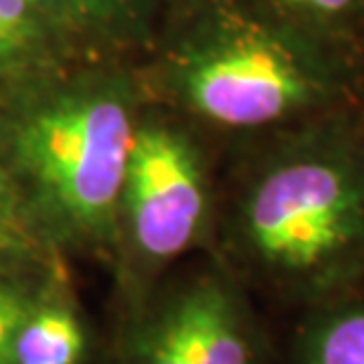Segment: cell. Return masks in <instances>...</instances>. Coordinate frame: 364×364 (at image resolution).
Masks as SVG:
<instances>
[{
	"label": "cell",
	"instance_id": "14",
	"mask_svg": "<svg viewBox=\"0 0 364 364\" xmlns=\"http://www.w3.org/2000/svg\"><path fill=\"white\" fill-rule=\"evenodd\" d=\"M31 3L38 7V10L46 14V17H50L55 21L57 26H62L64 24V19H62V12H60V5H57V0H31Z\"/></svg>",
	"mask_w": 364,
	"mask_h": 364
},
{
	"label": "cell",
	"instance_id": "8",
	"mask_svg": "<svg viewBox=\"0 0 364 364\" xmlns=\"http://www.w3.org/2000/svg\"><path fill=\"white\" fill-rule=\"evenodd\" d=\"M57 28L31 0H0V78L21 83L43 76Z\"/></svg>",
	"mask_w": 364,
	"mask_h": 364
},
{
	"label": "cell",
	"instance_id": "7",
	"mask_svg": "<svg viewBox=\"0 0 364 364\" xmlns=\"http://www.w3.org/2000/svg\"><path fill=\"white\" fill-rule=\"evenodd\" d=\"M57 258L0 156V277H57Z\"/></svg>",
	"mask_w": 364,
	"mask_h": 364
},
{
	"label": "cell",
	"instance_id": "3",
	"mask_svg": "<svg viewBox=\"0 0 364 364\" xmlns=\"http://www.w3.org/2000/svg\"><path fill=\"white\" fill-rule=\"evenodd\" d=\"M206 215V182L194 144L166 123L135 130L121 194L119 232L142 265H164L196 242Z\"/></svg>",
	"mask_w": 364,
	"mask_h": 364
},
{
	"label": "cell",
	"instance_id": "4",
	"mask_svg": "<svg viewBox=\"0 0 364 364\" xmlns=\"http://www.w3.org/2000/svg\"><path fill=\"white\" fill-rule=\"evenodd\" d=\"M182 88L196 112L223 126H263L315 95V81L287 43L267 33L225 36L192 57Z\"/></svg>",
	"mask_w": 364,
	"mask_h": 364
},
{
	"label": "cell",
	"instance_id": "6",
	"mask_svg": "<svg viewBox=\"0 0 364 364\" xmlns=\"http://www.w3.org/2000/svg\"><path fill=\"white\" fill-rule=\"evenodd\" d=\"M57 282L33 305L12 341L10 364H83L88 350L85 326Z\"/></svg>",
	"mask_w": 364,
	"mask_h": 364
},
{
	"label": "cell",
	"instance_id": "9",
	"mask_svg": "<svg viewBox=\"0 0 364 364\" xmlns=\"http://www.w3.org/2000/svg\"><path fill=\"white\" fill-rule=\"evenodd\" d=\"M298 364H364V296L326 305L303 326Z\"/></svg>",
	"mask_w": 364,
	"mask_h": 364
},
{
	"label": "cell",
	"instance_id": "11",
	"mask_svg": "<svg viewBox=\"0 0 364 364\" xmlns=\"http://www.w3.org/2000/svg\"><path fill=\"white\" fill-rule=\"evenodd\" d=\"M130 364H189L168 305L154 312L135 333Z\"/></svg>",
	"mask_w": 364,
	"mask_h": 364
},
{
	"label": "cell",
	"instance_id": "1",
	"mask_svg": "<svg viewBox=\"0 0 364 364\" xmlns=\"http://www.w3.org/2000/svg\"><path fill=\"white\" fill-rule=\"evenodd\" d=\"M133 100L114 78H28L0 105V156L57 251L119 237L135 142Z\"/></svg>",
	"mask_w": 364,
	"mask_h": 364
},
{
	"label": "cell",
	"instance_id": "13",
	"mask_svg": "<svg viewBox=\"0 0 364 364\" xmlns=\"http://www.w3.org/2000/svg\"><path fill=\"white\" fill-rule=\"evenodd\" d=\"M287 5L301 7V10H310V12H319V14H331V12H341L348 10L355 0H284Z\"/></svg>",
	"mask_w": 364,
	"mask_h": 364
},
{
	"label": "cell",
	"instance_id": "10",
	"mask_svg": "<svg viewBox=\"0 0 364 364\" xmlns=\"http://www.w3.org/2000/svg\"><path fill=\"white\" fill-rule=\"evenodd\" d=\"M53 282L57 277H0V364H10L14 333Z\"/></svg>",
	"mask_w": 364,
	"mask_h": 364
},
{
	"label": "cell",
	"instance_id": "5",
	"mask_svg": "<svg viewBox=\"0 0 364 364\" xmlns=\"http://www.w3.org/2000/svg\"><path fill=\"white\" fill-rule=\"evenodd\" d=\"M166 305L189 364H260L251 319L230 284L206 277Z\"/></svg>",
	"mask_w": 364,
	"mask_h": 364
},
{
	"label": "cell",
	"instance_id": "2",
	"mask_svg": "<svg viewBox=\"0 0 364 364\" xmlns=\"http://www.w3.org/2000/svg\"><path fill=\"white\" fill-rule=\"evenodd\" d=\"M242 237L272 287L329 296L364 265V164L326 149L274 164L246 196Z\"/></svg>",
	"mask_w": 364,
	"mask_h": 364
},
{
	"label": "cell",
	"instance_id": "12",
	"mask_svg": "<svg viewBox=\"0 0 364 364\" xmlns=\"http://www.w3.org/2000/svg\"><path fill=\"white\" fill-rule=\"evenodd\" d=\"M130 0H57L64 24L67 21H105L114 19Z\"/></svg>",
	"mask_w": 364,
	"mask_h": 364
}]
</instances>
